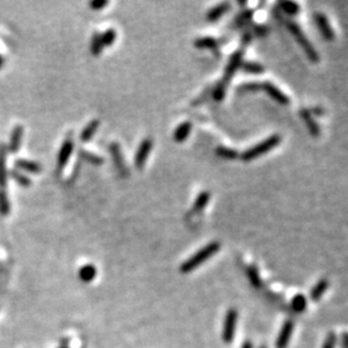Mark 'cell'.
<instances>
[{
	"mask_svg": "<svg viewBox=\"0 0 348 348\" xmlns=\"http://www.w3.org/2000/svg\"><path fill=\"white\" fill-rule=\"evenodd\" d=\"M3 62H5V60H3V56L0 54V69H1V67L3 66Z\"/></svg>",
	"mask_w": 348,
	"mask_h": 348,
	"instance_id": "obj_42",
	"label": "cell"
},
{
	"mask_svg": "<svg viewBox=\"0 0 348 348\" xmlns=\"http://www.w3.org/2000/svg\"><path fill=\"white\" fill-rule=\"evenodd\" d=\"M259 348H267V347H266V346H264V345H261V347H259Z\"/></svg>",
	"mask_w": 348,
	"mask_h": 348,
	"instance_id": "obj_44",
	"label": "cell"
},
{
	"mask_svg": "<svg viewBox=\"0 0 348 348\" xmlns=\"http://www.w3.org/2000/svg\"><path fill=\"white\" fill-rule=\"evenodd\" d=\"M307 297L303 294H296L293 296L292 301H291V308L296 313H301L307 309Z\"/></svg>",
	"mask_w": 348,
	"mask_h": 348,
	"instance_id": "obj_27",
	"label": "cell"
},
{
	"mask_svg": "<svg viewBox=\"0 0 348 348\" xmlns=\"http://www.w3.org/2000/svg\"><path fill=\"white\" fill-rule=\"evenodd\" d=\"M328 286H329V283H328V280H327L326 278H322V279L319 280V282L313 286V289L311 290V292H310L311 300L314 301V302H317V301L320 300L321 296L326 293V291H327V289H328Z\"/></svg>",
	"mask_w": 348,
	"mask_h": 348,
	"instance_id": "obj_19",
	"label": "cell"
},
{
	"mask_svg": "<svg viewBox=\"0 0 348 348\" xmlns=\"http://www.w3.org/2000/svg\"><path fill=\"white\" fill-rule=\"evenodd\" d=\"M8 184V170H7V147L0 143V190H5Z\"/></svg>",
	"mask_w": 348,
	"mask_h": 348,
	"instance_id": "obj_12",
	"label": "cell"
},
{
	"mask_svg": "<svg viewBox=\"0 0 348 348\" xmlns=\"http://www.w3.org/2000/svg\"><path fill=\"white\" fill-rule=\"evenodd\" d=\"M279 8L283 10L284 13L290 16H296L300 13V6L294 1H287V0H283V1L278 2Z\"/></svg>",
	"mask_w": 348,
	"mask_h": 348,
	"instance_id": "obj_29",
	"label": "cell"
},
{
	"mask_svg": "<svg viewBox=\"0 0 348 348\" xmlns=\"http://www.w3.org/2000/svg\"><path fill=\"white\" fill-rule=\"evenodd\" d=\"M103 49H104V45H103L101 33L99 32H94L93 37H91L90 42V52L94 56H99L102 54Z\"/></svg>",
	"mask_w": 348,
	"mask_h": 348,
	"instance_id": "obj_25",
	"label": "cell"
},
{
	"mask_svg": "<svg viewBox=\"0 0 348 348\" xmlns=\"http://www.w3.org/2000/svg\"><path fill=\"white\" fill-rule=\"evenodd\" d=\"M226 91V85L223 84L222 81H220V83L214 87V89H213L212 95H213V98H214V101L222 102L223 99H225Z\"/></svg>",
	"mask_w": 348,
	"mask_h": 348,
	"instance_id": "obj_34",
	"label": "cell"
},
{
	"mask_svg": "<svg viewBox=\"0 0 348 348\" xmlns=\"http://www.w3.org/2000/svg\"><path fill=\"white\" fill-rule=\"evenodd\" d=\"M78 156H79V158L81 159V160L90 163V165L102 166L103 163H104V159H103L101 156L95 155L90 151L84 150V149H80L79 152H78Z\"/></svg>",
	"mask_w": 348,
	"mask_h": 348,
	"instance_id": "obj_21",
	"label": "cell"
},
{
	"mask_svg": "<svg viewBox=\"0 0 348 348\" xmlns=\"http://www.w3.org/2000/svg\"><path fill=\"white\" fill-rule=\"evenodd\" d=\"M96 275H97V269L94 265H85L79 269V278L84 283L91 282L96 278Z\"/></svg>",
	"mask_w": 348,
	"mask_h": 348,
	"instance_id": "obj_23",
	"label": "cell"
},
{
	"mask_svg": "<svg viewBox=\"0 0 348 348\" xmlns=\"http://www.w3.org/2000/svg\"><path fill=\"white\" fill-rule=\"evenodd\" d=\"M244 73L249 74H261L264 73L265 68L262 67L261 63L257 62H243V65L240 67Z\"/></svg>",
	"mask_w": 348,
	"mask_h": 348,
	"instance_id": "obj_30",
	"label": "cell"
},
{
	"mask_svg": "<svg viewBox=\"0 0 348 348\" xmlns=\"http://www.w3.org/2000/svg\"><path fill=\"white\" fill-rule=\"evenodd\" d=\"M10 212V202L5 190H0V214L7 216Z\"/></svg>",
	"mask_w": 348,
	"mask_h": 348,
	"instance_id": "obj_32",
	"label": "cell"
},
{
	"mask_svg": "<svg viewBox=\"0 0 348 348\" xmlns=\"http://www.w3.org/2000/svg\"><path fill=\"white\" fill-rule=\"evenodd\" d=\"M237 320H238V311L236 309H230L226 312L225 319V326H223L222 331V339L226 344H231L234 338L237 328Z\"/></svg>",
	"mask_w": 348,
	"mask_h": 348,
	"instance_id": "obj_4",
	"label": "cell"
},
{
	"mask_svg": "<svg viewBox=\"0 0 348 348\" xmlns=\"http://www.w3.org/2000/svg\"><path fill=\"white\" fill-rule=\"evenodd\" d=\"M191 126L193 125L191 122H183L179 124L174 131V141L178 142V143L186 141L191 132Z\"/></svg>",
	"mask_w": 348,
	"mask_h": 348,
	"instance_id": "obj_17",
	"label": "cell"
},
{
	"mask_svg": "<svg viewBox=\"0 0 348 348\" xmlns=\"http://www.w3.org/2000/svg\"><path fill=\"white\" fill-rule=\"evenodd\" d=\"M280 140H282L280 136H278V134H273V136L267 138L266 140L259 142L258 144L254 145V147H251L248 149V150L244 151V154H241V159H243L244 161H251L256 158L261 157V156L267 154L268 151H271L274 148L278 147L280 143Z\"/></svg>",
	"mask_w": 348,
	"mask_h": 348,
	"instance_id": "obj_2",
	"label": "cell"
},
{
	"mask_svg": "<svg viewBox=\"0 0 348 348\" xmlns=\"http://www.w3.org/2000/svg\"><path fill=\"white\" fill-rule=\"evenodd\" d=\"M60 348H66V347H60Z\"/></svg>",
	"mask_w": 348,
	"mask_h": 348,
	"instance_id": "obj_45",
	"label": "cell"
},
{
	"mask_svg": "<svg viewBox=\"0 0 348 348\" xmlns=\"http://www.w3.org/2000/svg\"><path fill=\"white\" fill-rule=\"evenodd\" d=\"M314 20L315 24H317L318 30L320 31V33L322 34V36H324L327 41H332L333 38H335V34H333V31L331 26H330L327 16L321 13H318L314 15Z\"/></svg>",
	"mask_w": 348,
	"mask_h": 348,
	"instance_id": "obj_11",
	"label": "cell"
},
{
	"mask_svg": "<svg viewBox=\"0 0 348 348\" xmlns=\"http://www.w3.org/2000/svg\"><path fill=\"white\" fill-rule=\"evenodd\" d=\"M9 175L20 186L30 187L32 185V180H31L30 177H28L27 175H25L24 173L19 172V170H17V169L10 170Z\"/></svg>",
	"mask_w": 348,
	"mask_h": 348,
	"instance_id": "obj_26",
	"label": "cell"
},
{
	"mask_svg": "<svg viewBox=\"0 0 348 348\" xmlns=\"http://www.w3.org/2000/svg\"><path fill=\"white\" fill-rule=\"evenodd\" d=\"M241 348H254L253 347V343H251L250 340H247V342H244L243 344V346H241Z\"/></svg>",
	"mask_w": 348,
	"mask_h": 348,
	"instance_id": "obj_41",
	"label": "cell"
},
{
	"mask_svg": "<svg viewBox=\"0 0 348 348\" xmlns=\"http://www.w3.org/2000/svg\"><path fill=\"white\" fill-rule=\"evenodd\" d=\"M73 147L74 143L72 137H71V134H68V137L63 141L61 148H60L59 150L58 161H56V163H58V170H62L66 167L67 163H68L71 155H72L73 152Z\"/></svg>",
	"mask_w": 348,
	"mask_h": 348,
	"instance_id": "obj_7",
	"label": "cell"
},
{
	"mask_svg": "<svg viewBox=\"0 0 348 348\" xmlns=\"http://www.w3.org/2000/svg\"><path fill=\"white\" fill-rule=\"evenodd\" d=\"M287 28L291 32V34L293 35L294 38H296L297 43H299L300 47L303 50L305 55L307 58L310 60L311 62H318L319 61V54L318 52L315 51V49L312 47V44L309 42V40L305 37V35L302 30L300 28V26L296 23H289L287 24Z\"/></svg>",
	"mask_w": 348,
	"mask_h": 348,
	"instance_id": "obj_3",
	"label": "cell"
},
{
	"mask_svg": "<svg viewBox=\"0 0 348 348\" xmlns=\"http://www.w3.org/2000/svg\"><path fill=\"white\" fill-rule=\"evenodd\" d=\"M116 36H117V33L114 28H108V30H106L104 33L101 34L103 45H104V47H111V45L115 43Z\"/></svg>",
	"mask_w": 348,
	"mask_h": 348,
	"instance_id": "obj_31",
	"label": "cell"
},
{
	"mask_svg": "<svg viewBox=\"0 0 348 348\" xmlns=\"http://www.w3.org/2000/svg\"><path fill=\"white\" fill-rule=\"evenodd\" d=\"M251 41V34L250 33H246L244 35V43H249Z\"/></svg>",
	"mask_w": 348,
	"mask_h": 348,
	"instance_id": "obj_40",
	"label": "cell"
},
{
	"mask_svg": "<svg viewBox=\"0 0 348 348\" xmlns=\"http://www.w3.org/2000/svg\"><path fill=\"white\" fill-rule=\"evenodd\" d=\"M209 198H211V195H209V191H204L202 193L198 194V196L196 197V200L194 202L193 205V209L195 212H201L207 208V205L209 204Z\"/></svg>",
	"mask_w": 348,
	"mask_h": 348,
	"instance_id": "obj_28",
	"label": "cell"
},
{
	"mask_svg": "<svg viewBox=\"0 0 348 348\" xmlns=\"http://www.w3.org/2000/svg\"><path fill=\"white\" fill-rule=\"evenodd\" d=\"M194 47L200 50L207 49L216 52L219 49V43L218 41L213 37H201V38H197V40L194 42Z\"/></svg>",
	"mask_w": 348,
	"mask_h": 348,
	"instance_id": "obj_20",
	"label": "cell"
},
{
	"mask_svg": "<svg viewBox=\"0 0 348 348\" xmlns=\"http://www.w3.org/2000/svg\"><path fill=\"white\" fill-rule=\"evenodd\" d=\"M109 152H111L112 159L114 161V165L116 167L117 172L120 173V175L122 177H127L129 176V169L125 165V160H124L122 150H121L120 144L117 142H113L109 145Z\"/></svg>",
	"mask_w": 348,
	"mask_h": 348,
	"instance_id": "obj_6",
	"label": "cell"
},
{
	"mask_svg": "<svg viewBox=\"0 0 348 348\" xmlns=\"http://www.w3.org/2000/svg\"><path fill=\"white\" fill-rule=\"evenodd\" d=\"M215 154L219 158L225 159V160H234V159L239 157V152L237 150L228 147H223V145H220V147L215 149Z\"/></svg>",
	"mask_w": 348,
	"mask_h": 348,
	"instance_id": "obj_24",
	"label": "cell"
},
{
	"mask_svg": "<svg viewBox=\"0 0 348 348\" xmlns=\"http://www.w3.org/2000/svg\"><path fill=\"white\" fill-rule=\"evenodd\" d=\"M246 274H247L248 279H249V282L251 284V286L255 287V289H261L262 285V282H261V275H259L258 268L254 265L248 266L246 269Z\"/></svg>",
	"mask_w": 348,
	"mask_h": 348,
	"instance_id": "obj_22",
	"label": "cell"
},
{
	"mask_svg": "<svg viewBox=\"0 0 348 348\" xmlns=\"http://www.w3.org/2000/svg\"><path fill=\"white\" fill-rule=\"evenodd\" d=\"M262 90H265V93L267 94L269 97H271L273 101L278 103L280 105H289L290 104V98L287 96L282 93L275 85H273L269 81H265L264 84L261 85Z\"/></svg>",
	"mask_w": 348,
	"mask_h": 348,
	"instance_id": "obj_9",
	"label": "cell"
},
{
	"mask_svg": "<svg viewBox=\"0 0 348 348\" xmlns=\"http://www.w3.org/2000/svg\"><path fill=\"white\" fill-rule=\"evenodd\" d=\"M347 345H348L347 333L344 332V333H343V339H342V346H343V348H347Z\"/></svg>",
	"mask_w": 348,
	"mask_h": 348,
	"instance_id": "obj_39",
	"label": "cell"
},
{
	"mask_svg": "<svg viewBox=\"0 0 348 348\" xmlns=\"http://www.w3.org/2000/svg\"><path fill=\"white\" fill-rule=\"evenodd\" d=\"M243 59H244L243 50H238V51L234 52L233 54L230 56L229 62H228V65H226V68L225 77H223V79L221 80L223 84L226 85V86H228L229 81L231 80L234 74H236L238 69H239L241 65H243V62H244Z\"/></svg>",
	"mask_w": 348,
	"mask_h": 348,
	"instance_id": "obj_5",
	"label": "cell"
},
{
	"mask_svg": "<svg viewBox=\"0 0 348 348\" xmlns=\"http://www.w3.org/2000/svg\"><path fill=\"white\" fill-rule=\"evenodd\" d=\"M300 115L302 117V120L304 121L305 125H307L311 136L313 138H318L320 136V127H319L318 123L314 121L311 112L309 111L308 108H302L300 111Z\"/></svg>",
	"mask_w": 348,
	"mask_h": 348,
	"instance_id": "obj_14",
	"label": "cell"
},
{
	"mask_svg": "<svg viewBox=\"0 0 348 348\" xmlns=\"http://www.w3.org/2000/svg\"><path fill=\"white\" fill-rule=\"evenodd\" d=\"M220 248H221V246H220L218 241H212V243H209V244H207V246L202 248V249L198 250L197 253H195L193 256H191L186 261H184L183 264L180 265V272H182L183 274H188V273L193 272L194 269L200 267L203 262H205L208 259L211 258L212 256H214L216 253H218Z\"/></svg>",
	"mask_w": 348,
	"mask_h": 348,
	"instance_id": "obj_1",
	"label": "cell"
},
{
	"mask_svg": "<svg viewBox=\"0 0 348 348\" xmlns=\"http://www.w3.org/2000/svg\"><path fill=\"white\" fill-rule=\"evenodd\" d=\"M107 5H108L107 0H93V1L89 3L90 8L94 10H101Z\"/></svg>",
	"mask_w": 348,
	"mask_h": 348,
	"instance_id": "obj_36",
	"label": "cell"
},
{
	"mask_svg": "<svg viewBox=\"0 0 348 348\" xmlns=\"http://www.w3.org/2000/svg\"><path fill=\"white\" fill-rule=\"evenodd\" d=\"M152 140L151 139H144L141 141V143L138 148L136 158H134V165L138 169H142L147 162V159L150 155L152 150Z\"/></svg>",
	"mask_w": 348,
	"mask_h": 348,
	"instance_id": "obj_8",
	"label": "cell"
},
{
	"mask_svg": "<svg viewBox=\"0 0 348 348\" xmlns=\"http://www.w3.org/2000/svg\"><path fill=\"white\" fill-rule=\"evenodd\" d=\"M238 3H239V5L244 6V5H246V3H247V1H238Z\"/></svg>",
	"mask_w": 348,
	"mask_h": 348,
	"instance_id": "obj_43",
	"label": "cell"
},
{
	"mask_svg": "<svg viewBox=\"0 0 348 348\" xmlns=\"http://www.w3.org/2000/svg\"><path fill=\"white\" fill-rule=\"evenodd\" d=\"M229 9H230L229 2L219 3V5H216L215 7H213L212 9L209 10V13L207 15V19L209 23L218 22V20L221 18L223 15H226V14L229 12Z\"/></svg>",
	"mask_w": 348,
	"mask_h": 348,
	"instance_id": "obj_16",
	"label": "cell"
},
{
	"mask_svg": "<svg viewBox=\"0 0 348 348\" xmlns=\"http://www.w3.org/2000/svg\"><path fill=\"white\" fill-rule=\"evenodd\" d=\"M253 17H254V10H250V9L244 10V12L237 17L236 23L238 26H244V25L249 24L251 20H253Z\"/></svg>",
	"mask_w": 348,
	"mask_h": 348,
	"instance_id": "obj_33",
	"label": "cell"
},
{
	"mask_svg": "<svg viewBox=\"0 0 348 348\" xmlns=\"http://www.w3.org/2000/svg\"><path fill=\"white\" fill-rule=\"evenodd\" d=\"M24 134V129L22 125H16L10 134L9 143L7 145V151H10L12 154H16L19 150L20 144H22V139Z\"/></svg>",
	"mask_w": 348,
	"mask_h": 348,
	"instance_id": "obj_13",
	"label": "cell"
},
{
	"mask_svg": "<svg viewBox=\"0 0 348 348\" xmlns=\"http://www.w3.org/2000/svg\"><path fill=\"white\" fill-rule=\"evenodd\" d=\"M294 324L292 320H286L282 326V329L278 333V339H276L275 346L276 348H286L289 346V343L291 340V337H292Z\"/></svg>",
	"mask_w": 348,
	"mask_h": 348,
	"instance_id": "obj_10",
	"label": "cell"
},
{
	"mask_svg": "<svg viewBox=\"0 0 348 348\" xmlns=\"http://www.w3.org/2000/svg\"><path fill=\"white\" fill-rule=\"evenodd\" d=\"M259 87H261V85H258V84H247V85H244V86L241 87V89L246 90V91H256V90H258Z\"/></svg>",
	"mask_w": 348,
	"mask_h": 348,
	"instance_id": "obj_38",
	"label": "cell"
},
{
	"mask_svg": "<svg viewBox=\"0 0 348 348\" xmlns=\"http://www.w3.org/2000/svg\"><path fill=\"white\" fill-rule=\"evenodd\" d=\"M336 344H337V336L336 333L333 331H330L327 336V338L324 343V346L322 348H336Z\"/></svg>",
	"mask_w": 348,
	"mask_h": 348,
	"instance_id": "obj_35",
	"label": "cell"
},
{
	"mask_svg": "<svg viewBox=\"0 0 348 348\" xmlns=\"http://www.w3.org/2000/svg\"><path fill=\"white\" fill-rule=\"evenodd\" d=\"M99 125H101V122H99V120L90 121V122L84 127V130L81 131L80 140L83 142H88L89 140L93 139L94 134L97 132Z\"/></svg>",
	"mask_w": 348,
	"mask_h": 348,
	"instance_id": "obj_18",
	"label": "cell"
},
{
	"mask_svg": "<svg viewBox=\"0 0 348 348\" xmlns=\"http://www.w3.org/2000/svg\"><path fill=\"white\" fill-rule=\"evenodd\" d=\"M14 163H15V168L22 173L26 172L31 174H40L43 169L37 161L27 160V159H17Z\"/></svg>",
	"mask_w": 348,
	"mask_h": 348,
	"instance_id": "obj_15",
	"label": "cell"
},
{
	"mask_svg": "<svg viewBox=\"0 0 348 348\" xmlns=\"http://www.w3.org/2000/svg\"><path fill=\"white\" fill-rule=\"evenodd\" d=\"M254 32L256 35H258V36H264V35H266V33H267V27L262 26V25H256L254 27Z\"/></svg>",
	"mask_w": 348,
	"mask_h": 348,
	"instance_id": "obj_37",
	"label": "cell"
}]
</instances>
